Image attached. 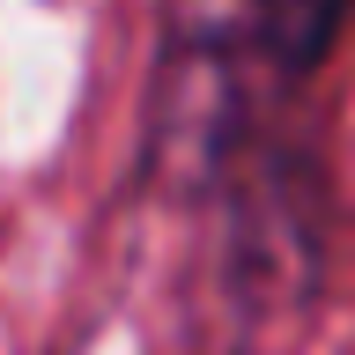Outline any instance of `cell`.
Wrapping results in <instances>:
<instances>
[{
  "mask_svg": "<svg viewBox=\"0 0 355 355\" xmlns=\"http://www.w3.org/2000/svg\"><path fill=\"white\" fill-rule=\"evenodd\" d=\"M355 0H244L252 15V44L259 60H274L282 74H311V67L333 52L340 22H348Z\"/></svg>",
  "mask_w": 355,
  "mask_h": 355,
  "instance_id": "6da1fadb",
  "label": "cell"
}]
</instances>
